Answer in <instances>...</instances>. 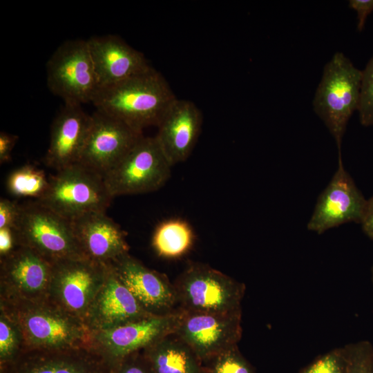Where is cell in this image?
Here are the masks:
<instances>
[{"mask_svg":"<svg viewBox=\"0 0 373 373\" xmlns=\"http://www.w3.org/2000/svg\"><path fill=\"white\" fill-rule=\"evenodd\" d=\"M142 352L155 373H203L202 363L174 334L146 347Z\"/></svg>","mask_w":373,"mask_h":373,"instance_id":"obj_22","label":"cell"},{"mask_svg":"<svg viewBox=\"0 0 373 373\" xmlns=\"http://www.w3.org/2000/svg\"><path fill=\"white\" fill-rule=\"evenodd\" d=\"M242 311L229 314L188 312L182 315L174 334L202 362L238 345L242 337Z\"/></svg>","mask_w":373,"mask_h":373,"instance_id":"obj_11","label":"cell"},{"mask_svg":"<svg viewBox=\"0 0 373 373\" xmlns=\"http://www.w3.org/2000/svg\"><path fill=\"white\" fill-rule=\"evenodd\" d=\"M49 182L46 193L36 201L69 221L90 212H106L113 198L104 178L79 163L57 171Z\"/></svg>","mask_w":373,"mask_h":373,"instance_id":"obj_5","label":"cell"},{"mask_svg":"<svg viewBox=\"0 0 373 373\" xmlns=\"http://www.w3.org/2000/svg\"><path fill=\"white\" fill-rule=\"evenodd\" d=\"M17 247L15 229H0V257L3 256Z\"/></svg>","mask_w":373,"mask_h":373,"instance_id":"obj_34","label":"cell"},{"mask_svg":"<svg viewBox=\"0 0 373 373\" xmlns=\"http://www.w3.org/2000/svg\"><path fill=\"white\" fill-rule=\"evenodd\" d=\"M113 363L92 346L23 350L0 364V373H112Z\"/></svg>","mask_w":373,"mask_h":373,"instance_id":"obj_12","label":"cell"},{"mask_svg":"<svg viewBox=\"0 0 373 373\" xmlns=\"http://www.w3.org/2000/svg\"><path fill=\"white\" fill-rule=\"evenodd\" d=\"M362 70L356 68L343 52H336L325 65L316 88L313 106L335 140L338 156L347 124L358 110Z\"/></svg>","mask_w":373,"mask_h":373,"instance_id":"obj_3","label":"cell"},{"mask_svg":"<svg viewBox=\"0 0 373 373\" xmlns=\"http://www.w3.org/2000/svg\"><path fill=\"white\" fill-rule=\"evenodd\" d=\"M21 211V205L6 198L0 200V229L9 227L15 229Z\"/></svg>","mask_w":373,"mask_h":373,"instance_id":"obj_31","label":"cell"},{"mask_svg":"<svg viewBox=\"0 0 373 373\" xmlns=\"http://www.w3.org/2000/svg\"><path fill=\"white\" fill-rule=\"evenodd\" d=\"M107 271V264L87 258L57 260L52 263L48 300L84 321Z\"/></svg>","mask_w":373,"mask_h":373,"instance_id":"obj_9","label":"cell"},{"mask_svg":"<svg viewBox=\"0 0 373 373\" xmlns=\"http://www.w3.org/2000/svg\"><path fill=\"white\" fill-rule=\"evenodd\" d=\"M179 309L188 312L229 314L242 311L245 285L202 263H191L174 284Z\"/></svg>","mask_w":373,"mask_h":373,"instance_id":"obj_4","label":"cell"},{"mask_svg":"<svg viewBox=\"0 0 373 373\" xmlns=\"http://www.w3.org/2000/svg\"><path fill=\"white\" fill-rule=\"evenodd\" d=\"M52 263L34 250L17 246L0 257V296L48 300Z\"/></svg>","mask_w":373,"mask_h":373,"instance_id":"obj_14","label":"cell"},{"mask_svg":"<svg viewBox=\"0 0 373 373\" xmlns=\"http://www.w3.org/2000/svg\"><path fill=\"white\" fill-rule=\"evenodd\" d=\"M171 166L155 137L143 135L103 178L113 198L145 193L165 184Z\"/></svg>","mask_w":373,"mask_h":373,"instance_id":"obj_7","label":"cell"},{"mask_svg":"<svg viewBox=\"0 0 373 373\" xmlns=\"http://www.w3.org/2000/svg\"><path fill=\"white\" fill-rule=\"evenodd\" d=\"M347 350L345 345L334 348L319 356L299 373H346Z\"/></svg>","mask_w":373,"mask_h":373,"instance_id":"obj_28","label":"cell"},{"mask_svg":"<svg viewBox=\"0 0 373 373\" xmlns=\"http://www.w3.org/2000/svg\"><path fill=\"white\" fill-rule=\"evenodd\" d=\"M15 231L17 246L34 250L50 263L86 258L75 238L71 222L36 200L21 205Z\"/></svg>","mask_w":373,"mask_h":373,"instance_id":"obj_6","label":"cell"},{"mask_svg":"<svg viewBox=\"0 0 373 373\" xmlns=\"http://www.w3.org/2000/svg\"><path fill=\"white\" fill-rule=\"evenodd\" d=\"M112 373H155L142 351L133 353L113 364Z\"/></svg>","mask_w":373,"mask_h":373,"instance_id":"obj_30","label":"cell"},{"mask_svg":"<svg viewBox=\"0 0 373 373\" xmlns=\"http://www.w3.org/2000/svg\"><path fill=\"white\" fill-rule=\"evenodd\" d=\"M194 233L191 226L180 218L162 221L155 228L152 247L157 254L164 258H177L186 254L192 247Z\"/></svg>","mask_w":373,"mask_h":373,"instance_id":"obj_23","label":"cell"},{"mask_svg":"<svg viewBox=\"0 0 373 373\" xmlns=\"http://www.w3.org/2000/svg\"><path fill=\"white\" fill-rule=\"evenodd\" d=\"M87 43L100 88L152 67L141 52L116 35L94 36Z\"/></svg>","mask_w":373,"mask_h":373,"instance_id":"obj_20","label":"cell"},{"mask_svg":"<svg viewBox=\"0 0 373 373\" xmlns=\"http://www.w3.org/2000/svg\"><path fill=\"white\" fill-rule=\"evenodd\" d=\"M46 80L49 90L64 103H92L100 85L87 40L61 44L46 63Z\"/></svg>","mask_w":373,"mask_h":373,"instance_id":"obj_8","label":"cell"},{"mask_svg":"<svg viewBox=\"0 0 373 373\" xmlns=\"http://www.w3.org/2000/svg\"><path fill=\"white\" fill-rule=\"evenodd\" d=\"M23 349V336L17 325L0 311V364L11 361Z\"/></svg>","mask_w":373,"mask_h":373,"instance_id":"obj_26","label":"cell"},{"mask_svg":"<svg viewBox=\"0 0 373 373\" xmlns=\"http://www.w3.org/2000/svg\"><path fill=\"white\" fill-rule=\"evenodd\" d=\"M105 282L91 303L84 322L91 333L151 316L119 280L110 262Z\"/></svg>","mask_w":373,"mask_h":373,"instance_id":"obj_17","label":"cell"},{"mask_svg":"<svg viewBox=\"0 0 373 373\" xmlns=\"http://www.w3.org/2000/svg\"><path fill=\"white\" fill-rule=\"evenodd\" d=\"M19 137L3 131L0 133V163L8 162L11 159V154Z\"/></svg>","mask_w":373,"mask_h":373,"instance_id":"obj_33","label":"cell"},{"mask_svg":"<svg viewBox=\"0 0 373 373\" xmlns=\"http://www.w3.org/2000/svg\"><path fill=\"white\" fill-rule=\"evenodd\" d=\"M91 119L81 105L64 103L51 124L50 143L44 156L48 166L58 171L79 162Z\"/></svg>","mask_w":373,"mask_h":373,"instance_id":"obj_18","label":"cell"},{"mask_svg":"<svg viewBox=\"0 0 373 373\" xmlns=\"http://www.w3.org/2000/svg\"><path fill=\"white\" fill-rule=\"evenodd\" d=\"M204 373H255L251 364L240 352L238 345L229 347L207 361Z\"/></svg>","mask_w":373,"mask_h":373,"instance_id":"obj_25","label":"cell"},{"mask_svg":"<svg viewBox=\"0 0 373 373\" xmlns=\"http://www.w3.org/2000/svg\"><path fill=\"white\" fill-rule=\"evenodd\" d=\"M357 111L363 126L373 125V55L362 70L360 102Z\"/></svg>","mask_w":373,"mask_h":373,"instance_id":"obj_29","label":"cell"},{"mask_svg":"<svg viewBox=\"0 0 373 373\" xmlns=\"http://www.w3.org/2000/svg\"><path fill=\"white\" fill-rule=\"evenodd\" d=\"M360 224L364 233L373 240V196L367 200Z\"/></svg>","mask_w":373,"mask_h":373,"instance_id":"obj_35","label":"cell"},{"mask_svg":"<svg viewBox=\"0 0 373 373\" xmlns=\"http://www.w3.org/2000/svg\"><path fill=\"white\" fill-rule=\"evenodd\" d=\"M70 222L86 258L106 264L128 253L125 231L106 212H90Z\"/></svg>","mask_w":373,"mask_h":373,"instance_id":"obj_21","label":"cell"},{"mask_svg":"<svg viewBox=\"0 0 373 373\" xmlns=\"http://www.w3.org/2000/svg\"><path fill=\"white\" fill-rule=\"evenodd\" d=\"M110 264L119 280L151 315L163 316L179 309L174 285L163 274L146 267L128 253Z\"/></svg>","mask_w":373,"mask_h":373,"instance_id":"obj_16","label":"cell"},{"mask_svg":"<svg viewBox=\"0 0 373 373\" xmlns=\"http://www.w3.org/2000/svg\"><path fill=\"white\" fill-rule=\"evenodd\" d=\"M349 7L357 13V30L364 28L367 17L373 11V0H350Z\"/></svg>","mask_w":373,"mask_h":373,"instance_id":"obj_32","label":"cell"},{"mask_svg":"<svg viewBox=\"0 0 373 373\" xmlns=\"http://www.w3.org/2000/svg\"><path fill=\"white\" fill-rule=\"evenodd\" d=\"M49 179L44 171L32 165H23L8 176L6 187L12 195L19 198L40 199L49 187Z\"/></svg>","mask_w":373,"mask_h":373,"instance_id":"obj_24","label":"cell"},{"mask_svg":"<svg viewBox=\"0 0 373 373\" xmlns=\"http://www.w3.org/2000/svg\"><path fill=\"white\" fill-rule=\"evenodd\" d=\"M367 200L345 171L342 156L331 181L319 195L307 229L318 234L341 224L361 222Z\"/></svg>","mask_w":373,"mask_h":373,"instance_id":"obj_15","label":"cell"},{"mask_svg":"<svg viewBox=\"0 0 373 373\" xmlns=\"http://www.w3.org/2000/svg\"><path fill=\"white\" fill-rule=\"evenodd\" d=\"M345 347L346 373H373V345L370 341H361Z\"/></svg>","mask_w":373,"mask_h":373,"instance_id":"obj_27","label":"cell"},{"mask_svg":"<svg viewBox=\"0 0 373 373\" xmlns=\"http://www.w3.org/2000/svg\"><path fill=\"white\" fill-rule=\"evenodd\" d=\"M176 99L164 76L151 67L101 88L92 103L97 111L142 132L146 127L157 126Z\"/></svg>","mask_w":373,"mask_h":373,"instance_id":"obj_2","label":"cell"},{"mask_svg":"<svg viewBox=\"0 0 373 373\" xmlns=\"http://www.w3.org/2000/svg\"><path fill=\"white\" fill-rule=\"evenodd\" d=\"M202 124V113L191 101L176 99L169 108L157 125L155 137L171 166L189 157Z\"/></svg>","mask_w":373,"mask_h":373,"instance_id":"obj_19","label":"cell"},{"mask_svg":"<svg viewBox=\"0 0 373 373\" xmlns=\"http://www.w3.org/2000/svg\"><path fill=\"white\" fill-rule=\"evenodd\" d=\"M372 282H373V267H372Z\"/></svg>","mask_w":373,"mask_h":373,"instance_id":"obj_36","label":"cell"},{"mask_svg":"<svg viewBox=\"0 0 373 373\" xmlns=\"http://www.w3.org/2000/svg\"><path fill=\"white\" fill-rule=\"evenodd\" d=\"M182 310L151 316L92 333L91 346L113 364L175 333Z\"/></svg>","mask_w":373,"mask_h":373,"instance_id":"obj_10","label":"cell"},{"mask_svg":"<svg viewBox=\"0 0 373 373\" xmlns=\"http://www.w3.org/2000/svg\"><path fill=\"white\" fill-rule=\"evenodd\" d=\"M0 311L17 325L23 350L91 346L92 333L84 322L49 300L32 301L0 296Z\"/></svg>","mask_w":373,"mask_h":373,"instance_id":"obj_1","label":"cell"},{"mask_svg":"<svg viewBox=\"0 0 373 373\" xmlns=\"http://www.w3.org/2000/svg\"><path fill=\"white\" fill-rule=\"evenodd\" d=\"M79 164L102 177L143 136L124 122L96 111Z\"/></svg>","mask_w":373,"mask_h":373,"instance_id":"obj_13","label":"cell"}]
</instances>
